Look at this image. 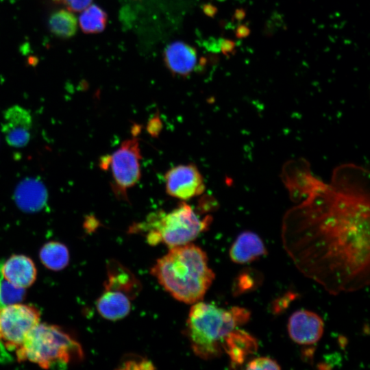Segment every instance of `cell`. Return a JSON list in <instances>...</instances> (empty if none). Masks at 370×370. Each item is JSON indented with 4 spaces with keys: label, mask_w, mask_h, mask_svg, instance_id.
I'll return each mask as SVG.
<instances>
[{
    "label": "cell",
    "mask_w": 370,
    "mask_h": 370,
    "mask_svg": "<svg viewBox=\"0 0 370 370\" xmlns=\"http://www.w3.org/2000/svg\"><path fill=\"white\" fill-rule=\"evenodd\" d=\"M282 245L305 277L338 295L369 284V173L352 164L336 168L305 201L288 210Z\"/></svg>",
    "instance_id": "6da1fadb"
},
{
    "label": "cell",
    "mask_w": 370,
    "mask_h": 370,
    "mask_svg": "<svg viewBox=\"0 0 370 370\" xmlns=\"http://www.w3.org/2000/svg\"><path fill=\"white\" fill-rule=\"evenodd\" d=\"M151 273L172 297L189 304L201 301L214 279L206 254L190 243L171 247Z\"/></svg>",
    "instance_id": "7a4b0ae2"
},
{
    "label": "cell",
    "mask_w": 370,
    "mask_h": 370,
    "mask_svg": "<svg viewBox=\"0 0 370 370\" xmlns=\"http://www.w3.org/2000/svg\"><path fill=\"white\" fill-rule=\"evenodd\" d=\"M249 318V311L243 308L225 310L201 301L193 304L186 322V334L192 349L204 360L219 356L223 339Z\"/></svg>",
    "instance_id": "3957f363"
},
{
    "label": "cell",
    "mask_w": 370,
    "mask_h": 370,
    "mask_svg": "<svg viewBox=\"0 0 370 370\" xmlns=\"http://www.w3.org/2000/svg\"><path fill=\"white\" fill-rule=\"evenodd\" d=\"M211 217L201 218L195 209L182 201L170 211L157 210L150 213L143 222L134 224L131 232H146L150 245L164 244L169 247L191 243L205 232Z\"/></svg>",
    "instance_id": "277c9868"
},
{
    "label": "cell",
    "mask_w": 370,
    "mask_h": 370,
    "mask_svg": "<svg viewBox=\"0 0 370 370\" xmlns=\"http://www.w3.org/2000/svg\"><path fill=\"white\" fill-rule=\"evenodd\" d=\"M19 360H28L48 369L64 367L82 355L79 345L58 326L38 323L16 351Z\"/></svg>",
    "instance_id": "5b68a950"
},
{
    "label": "cell",
    "mask_w": 370,
    "mask_h": 370,
    "mask_svg": "<svg viewBox=\"0 0 370 370\" xmlns=\"http://www.w3.org/2000/svg\"><path fill=\"white\" fill-rule=\"evenodd\" d=\"M141 160L139 139L135 132L111 154L101 158L100 167L110 171L111 188L118 199L127 201L128 190L140 181Z\"/></svg>",
    "instance_id": "8992f818"
},
{
    "label": "cell",
    "mask_w": 370,
    "mask_h": 370,
    "mask_svg": "<svg viewBox=\"0 0 370 370\" xmlns=\"http://www.w3.org/2000/svg\"><path fill=\"white\" fill-rule=\"evenodd\" d=\"M39 321L34 306L15 304L0 308V345L16 352Z\"/></svg>",
    "instance_id": "52a82bcc"
},
{
    "label": "cell",
    "mask_w": 370,
    "mask_h": 370,
    "mask_svg": "<svg viewBox=\"0 0 370 370\" xmlns=\"http://www.w3.org/2000/svg\"><path fill=\"white\" fill-rule=\"evenodd\" d=\"M164 181L166 194L183 201L202 195L206 189L204 177L193 163L171 167L164 173Z\"/></svg>",
    "instance_id": "ba28073f"
},
{
    "label": "cell",
    "mask_w": 370,
    "mask_h": 370,
    "mask_svg": "<svg viewBox=\"0 0 370 370\" xmlns=\"http://www.w3.org/2000/svg\"><path fill=\"white\" fill-rule=\"evenodd\" d=\"M282 179L295 201L306 199L323 184L312 175L308 163L303 159L287 162L283 168Z\"/></svg>",
    "instance_id": "9c48e42d"
},
{
    "label": "cell",
    "mask_w": 370,
    "mask_h": 370,
    "mask_svg": "<svg viewBox=\"0 0 370 370\" xmlns=\"http://www.w3.org/2000/svg\"><path fill=\"white\" fill-rule=\"evenodd\" d=\"M32 117L29 110L20 106H13L3 114L1 132L7 143L15 148L27 145L31 138Z\"/></svg>",
    "instance_id": "30bf717a"
},
{
    "label": "cell",
    "mask_w": 370,
    "mask_h": 370,
    "mask_svg": "<svg viewBox=\"0 0 370 370\" xmlns=\"http://www.w3.org/2000/svg\"><path fill=\"white\" fill-rule=\"evenodd\" d=\"M324 330L322 319L316 313L300 310L293 312L288 321L290 338L299 345H312L318 342Z\"/></svg>",
    "instance_id": "8fae6325"
},
{
    "label": "cell",
    "mask_w": 370,
    "mask_h": 370,
    "mask_svg": "<svg viewBox=\"0 0 370 370\" xmlns=\"http://www.w3.org/2000/svg\"><path fill=\"white\" fill-rule=\"evenodd\" d=\"M47 190L38 178H25L16 187L14 199L17 206L27 212L41 210L47 204Z\"/></svg>",
    "instance_id": "7c38bea8"
},
{
    "label": "cell",
    "mask_w": 370,
    "mask_h": 370,
    "mask_svg": "<svg viewBox=\"0 0 370 370\" xmlns=\"http://www.w3.org/2000/svg\"><path fill=\"white\" fill-rule=\"evenodd\" d=\"M164 60L173 74L186 76L195 69L197 53L196 49L188 44L175 41L165 48Z\"/></svg>",
    "instance_id": "4fadbf2b"
},
{
    "label": "cell",
    "mask_w": 370,
    "mask_h": 370,
    "mask_svg": "<svg viewBox=\"0 0 370 370\" xmlns=\"http://www.w3.org/2000/svg\"><path fill=\"white\" fill-rule=\"evenodd\" d=\"M258 341L254 336L236 328L231 331L222 343V349L228 355L234 367L243 365L246 359L258 350Z\"/></svg>",
    "instance_id": "5bb4252c"
},
{
    "label": "cell",
    "mask_w": 370,
    "mask_h": 370,
    "mask_svg": "<svg viewBox=\"0 0 370 370\" xmlns=\"http://www.w3.org/2000/svg\"><path fill=\"white\" fill-rule=\"evenodd\" d=\"M1 276L14 285L27 288L35 281L36 269L32 260L23 255H14L2 265Z\"/></svg>",
    "instance_id": "9a60e30c"
},
{
    "label": "cell",
    "mask_w": 370,
    "mask_h": 370,
    "mask_svg": "<svg viewBox=\"0 0 370 370\" xmlns=\"http://www.w3.org/2000/svg\"><path fill=\"white\" fill-rule=\"evenodd\" d=\"M231 260L238 264L251 262L267 254L260 236L251 231L240 234L230 249Z\"/></svg>",
    "instance_id": "2e32d148"
},
{
    "label": "cell",
    "mask_w": 370,
    "mask_h": 370,
    "mask_svg": "<svg viewBox=\"0 0 370 370\" xmlns=\"http://www.w3.org/2000/svg\"><path fill=\"white\" fill-rule=\"evenodd\" d=\"M132 300L131 297L124 293L105 288L97 299L96 306L98 312L103 318L116 321L130 313Z\"/></svg>",
    "instance_id": "e0dca14e"
},
{
    "label": "cell",
    "mask_w": 370,
    "mask_h": 370,
    "mask_svg": "<svg viewBox=\"0 0 370 370\" xmlns=\"http://www.w3.org/2000/svg\"><path fill=\"white\" fill-rule=\"evenodd\" d=\"M105 288L123 292L133 299L140 291L141 285L138 279L127 268L116 260L109 262Z\"/></svg>",
    "instance_id": "ac0fdd59"
},
{
    "label": "cell",
    "mask_w": 370,
    "mask_h": 370,
    "mask_svg": "<svg viewBox=\"0 0 370 370\" xmlns=\"http://www.w3.org/2000/svg\"><path fill=\"white\" fill-rule=\"evenodd\" d=\"M50 32L57 37L69 38L77 30L75 16L69 10H59L52 13L48 21Z\"/></svg>",
    "instance_id": "d6986e66"
},
{
    "label": "cell",
    "mask_w": 370,
    "mask_h": 370,
    "mask_svg": "<svg viewBox=\"0 0 370 370\" xmlns=\"http://www.w3.org/2000/svg\"><path fill=\"white\" fill-rule=\"evenodd\" d=\"M40 258L47 268L58 271L64 268L69 260V255L65 245L58 242H49L40 249Z\"/></svg>",
    "instance_id": "ffe728a7"
},
{
    "label": "cell",
    "mask_w": 370,
    "mask_h": 370,
    "mask_svg": "<svg viewBox=\"0 0 370 370\" xmlns=\"http://www.w3.org/2000/svg\"><path fill=\"white\" fill-rule=\"evenodd\" d=\"M107 20V14L101 8L90 5L81 12L79 24L84 33L97 34L105 29Z\"/></svg>",
    "instance_id": "44dd1931"
},
{
    "label": "cell",
    "mask_w": 370,
    "mask_h": 370,
    "mask_svg": "<svg viewBox=\"0 0 370 370\" xmlns=\"http://www.w3.org/2000/svg\"><path fill=\"white\" fill-rule=\"evenodd\" d=\"M261 278L260 273L253 269L243 270L234 282V294L239 295L255 289L260 284Z\"/></svg>",
    "instance_id": "7402d4cb"
},
{
    "label": "cell",
    "mask_w": 370,
    "mask_h": 370,
    "mask_svg": "<svg viewBox=\"0 0 370 370\" xmlns=\"http://www.w3.org/2000/svg\"><path fill=\"white\" fill-rule=\"evenodd\" d=\"M24 295L25 288L16 286L0 276V308L18 304Z\"/></svg>",
    "instance_id": "603a6c76"
},
{
    "label": "cell",
    "mask_w": 370,
    "mask_h": 370,
    "mask_svg": "<svg viewBox=\"0 0 370 370\" xmlns=\"http://www.w3.org/2000/svg\"><path fill=\"white\" fill-rule=\"evenodd\" d=\"M247 369H280L279 364L269 357L256 358L246 365Z\"/></svg>",
    "instance_id": "cb8c5ba5"
},
{
    "label": "cell",
    "mask_w": 370,
    "mask_h": 370,
    "mask_svg": "<svg viewBox=\"0 0 370 370\" xmlns=\"http://www.w3.org/2000/svg\"><path fill=\"white\" fill-rule=\"evenodd\" d=\"M53 1L64 5L71 12H79L91 5L92 0H53Z\"/></svg>",
    "instance_id": "d4e9b609"
},
{
    "label": "cell",
    "mask_w": 370,
    "mask_h": 370,
    "mask_svg": "<svg viewBox=\"0 0 370 370\" xmlns=\"http://www.w3.org/2000/svg\"><path fill=\"white\" fill-rule=\"evenodd\" d=\"M122 365H124L123 368L125 369H134V365L138 366V369H153L154 368L149 361L145 360L143 358H130L125 360Z\"/></svg>",
    "instance_id": "484cf974"
},
{
    "label": "cell",
    "mask_w": 370,
    "mask_h": 370,
    "mask_svg": "<svg viewBox=\"0 0 370 370\" xmlns=\"http://www.w3.org/2000/svg\"><path fill=\"white\" fill-rule=\"evenodd\" d=\"M251 30L249 27L244 24L239 25L235 31L236 37L242 39L248 37L250 35Z\"/></svg>",
    "instance_id": "4316f807"
},
{
    "label": "cell",
    "mask_w": 370,
    "mask_h": 370,
    "mask_svg": "<svg viewBox=\"0 0 370 370\" xmlns=\"http://www.w3.org/2000/svg\"><path fill=\"white\" fill-rule=\"evenodd\" d=\"M235 47V43L233 40L224 39L221 43V51L224 54L232 53Z\"/></svg>",
    "instance_id": "83f0119b"
},
{
    "label": "cell",
    "mask_w": 370,
    "mask_h": 370,
    "mask_svg": "<svg viewBox=\"0 0 370 370\" xmlns=\"http://www.w3.org/2000/svg\"><path fill=\"white\" fill-rule=\"evenodd\" d=\"M247 12L244 8L236 9L234 12V18L238 21H243L246 16Z\"/></svg>",
    "instance_id": "f1b7e54d"
}]
</instances>
